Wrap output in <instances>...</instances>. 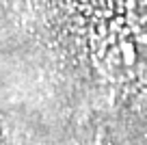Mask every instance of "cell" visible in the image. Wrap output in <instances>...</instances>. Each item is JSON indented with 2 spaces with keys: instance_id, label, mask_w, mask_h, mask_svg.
<instances>
[{
  "instance_id": "cell-1",
  "label": "cell",
  "mask_w": 147,
  "mask_h": 145,
  "mask_svg": "<svg viewBox=\"0 0 147 145\" xmlns=\"http://www.w3.org/2000/svg\"><path fill=\"white\" fill-rule=\"evenodd\" d=\"M2 126H7V123H5V115L0 113V145H11L9 141H5V139H7V134L2 132Z\"/></svg>"
}]
</instances>
